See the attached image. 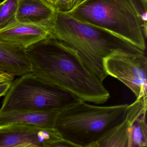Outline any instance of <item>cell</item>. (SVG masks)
I'll list each match as a JSON object with an SVG mask.
<instances>
[{
    "mask_svg": "<svg viewBox=\"0 0 147 147\" xmlns=\"http://www.w3.org/2000/svg\"><path fill=\"white\" fill-rule=\"evenodd\" d=\"M25 52L31 73L44 82L87 102L103 104L110 97L76 52L51 34Z\"/></svg>",
    "mask_w": 147,
    "mask_h": 147,
    "instance_id": "obj_1",
    "label": "cell"
},
{
    "mask_svg": "<svg viewBox=\"0 0 147 147\" xmlns=\"http://www.w3.org/2000/svg\"><path fill=\"white\" fill-rule=\"evenodd\" d=\"M51 26V34L74 50L102 82L108 76L104 65L106 58L118 53L146 54L145 51L117 34L57 10Z\"/></svg>",
    "mask_w": 147,
    "mask_h": 147,
    "instance_id": "obj_2",
    "label": "cell"
},
{
    "mask_svg": "<svg viewBox=\"0 0 147 147\" xmlns=\"http://www.w3.org/2000/svg\"><path fill=\"white\" fill-rule=\"evenodd\" d=\"M147 7L146 0H87L67 14L109 31L146 51Z\"/></svg>",
    "mask_w": 147,
    "mask_h": 147,
    "instance_id": "obj_3",
    "label": "cell"
},
{
    "mask_svg": "<svg viewBox=\"0 0 147 147\" xmlns=\"http://www.w3.org/2000/svg\"><path fill=\"white\" fill-rule=\"evenodd\" d=\"M128 105L98 106L80 100L59 113L54 129L62 139L87 147L125 119Z\"/></svg>",
    "mask_w": 147,
    "mask_h": 147,
    "instance_id": "obj_4",
    "label": "cell"
},
{
    "mask_svg": "<svg viewBox=\"0 0 147 147\" xmlns=\"http://www.w3.org/2000/svg\"><path fill=\"white\" fill-rule=\"evenodd\" d=\"M79 101L74 95L30 73L12 81L0 113L20 110L61 111Z\"/></svg>",
    "mask_w": 147,
    "mask_h": 147,
    "instance_id": "obj_5",
    "label": "cell"
},
{
    "mask_svg": "<svg viewBox=\"0 0 147 147\" xmlns=\"http://www.w3.org/2000/svg\"><path fill=\"white\" fill-rule=\"evenodd\" d=\"M104 65L108 76L123 83L132 91L136 99L147 96L146 54H114L104 59Z\"/></svg>",
    "mask_w": 147,
    "mask_h": 147,
    "instance_id": "obj_6",
    "label": "cell"
},
{
    "mask_svg": "<svg viewBox=\"0 0 147 147\" xmlns=\"http://www.w3.org/2000/svg\"><path fill=\"white\" fill-rule=\"evenodd\" d=\"M61 139L55 129L22 123L0 125V147H45Z\"/></svg>",
    "mask_w": 147,
    "mask_h": 147,
    "instance_id": "obj_7",
    "label": "cell"
},
{
    "mask_svg": "<svg viewBox=\"0 0 147 147\" xmlns=\"http://www.w3.org/2000/svg\"><path fill=\"white\" fill-rule=\"evenodd\" d=\"M147 96L129 105L125 119L107 131L96 142L87 147H133L132 130L134 123L146 113Z\"/></svg>",
    "mask_w": 147,
    "mask_h": 147,
    "instance_id": "obj_8",
    "label": "cell"
},
{
    "mask_svg": "<svg viewBox=\"0 0 147 147\" xmlns=\"http://www.w3.org/2000/svg\"><path fill=\"white\" fill-rule=\"evenodd\" d=\"M51 34V26L16 21L0 29V42L26 51Z\"/></svg>",
    "mask_w": 147,
    "mask_h": 147,
    "instance_id": "obj_9",
    "label": "cell"
},
{
    "mask_svg": "<svg viewBox=\"0 0 147 147\" xmlns=\"http://www.w3.org/2000/svg\"><path fill=\"white\" fill-rule=\"evenodd\" d=\"M56 10L45 0H19L16 21L22 23L51 26Z\"/></svg>",
    "mask_w": 147,
    "mask_h": 147,
    "instance_id": "obj_10",
    "label": "cell"
},
{
    "mask_svg": "<svg viewBox=\"0 0 147 147\" xmlns=\"http://www.w3.org/2000/svg\"><path fill=\"white\" fill-rule=\"evenodd\" d=\"M60 111L20 110L0 113V125L22 123L55 129L56 118Z\"/></svg>",
    "mask_w": 147,
    "mask_h": 147,
    "instance_id": "obj_11",
    "label": "cell"
},
{
    "mask_svg": "<svg viewBox=\"0 0 147 147\" xmlns=\"http://www.w3.org/2000/svg\"><path fill=\"white\" fill-rule=\"evenodd\" d=\"M0 69L19 77L31 73L25 50L0 42Z\"/></svg>",
    "mask_w": 147,
    "mask_h": 147,
    "instance_id": "obj_12",
    "label": "cell"
},
{
    "mask_svg": "<svg viewBox=\"0 0 147 147\" xmlns=\"http://www.w3.org/2000/svg\"><path fill=\"white\" fill-rule=\"evenodd\" d=\"M19 0H4L0 3V29L16 22Z\"/></svg>",
    "mask_w": 147,
    "mask_h": 147,
    "instance_id": "obj_13",
    "label": "cell"
},
{
    "mask_svg": "<svg viewBox=\"0 0 147 147\" xmlns=\"http://www.w3.org/2000/svg\"><path fill=\"white\" fill-rule=\"evenodd\" d=\"M146 113L138 117L134 123L132 130L133 146L136 147H146L147 146V125Z\"/></svg>",
    "mask_w": 147,
    "mask_h": 147,
    "instance_id": "obj_14",
    "label": "cell"
},
{
    "mask_svg": "<svg viewBox=\"0 0 147 147\" xmlns=\"http://www.w3.org/2000/svg\"><path fill=\"white\" fill-rule=\"evenodd\" d=\"M54 7L57 11L68 13L71 10L72 0H56Z\"/></svg>",
    "mask_w": 147,
    "mask_h": 147,
    "instance_id": "obj_15",
    "label": "cell"
},
{
    "mask_svg": "<svg viewBox=\"0 0 147 147\" xmlns=\"http://www.w3.org/2000/svg\"><path fill=\"white\" fill-rule=\"evenodd\" d=\"M45 147H82L62 139Z\"/></svg>",
    "mask_w": 147,
    "mask_h": 147,
    "instance_id": "obj_16",
    "label": "cell"
},
{
    "mask_svg": "<svg viewBox=\"0 0 147 147\" xmlns=\"http://www.w3.org/2000/svg\"><path fill=\"white\" fill-rule=\"evenodd\" d=\"M12 81L0 82V97L5 96L11 86Z\"/></svg>",
    "mask_w": 147,
    "mask_h": 147,
    "instance_id": "obj_17",
    "label": "cell"
},
{
    "mask_svg": "<svg viewBox=\"0 0 147 147\" xmlns=\"http://www.w3.org/2000/svg\"><path fill=\"white\" fill-rule=\"evenodd\" d=\"M14 75L7 72L0 74V82L3 81H12L14 80Z\"/></svg>",
    "mask_w": 147,
    "mask_h": 147,
    "instance_id": "obj_18",
    "label": "cell"
},
{
    "mask_svg": "<svg viewBox=\"0 0 147 147\" xmlns=\"http://www.w3.org/2000/svg\"><path fill=\"white\" fill-rule=\"evenodd\" d=\"M87 0H72L71 10L72 11Z\"/></svg>",
    "mask_w": 147,
    "mask_h": 147,
    "instance_id": "obj_19",
    "label": "cell"
},
{
    "mask_svg": "<svg viewBox=\"0 0 147 147\" xmlns=\"http://www.w3.org/2000/svg\"><path fill=\"white\" fill-rule=\"evenodd\" d=\"M49 3L52 5L53 6H54V3H55V1L56 0H46Z\"/></svg>",
    "mask_w": 147,
    "mask_h": 147,
    "instance_id": "obj_20",
    "label": "cell"
},
{
    "mask_svg": "<svg viewBox=\"0 0 147 147\" xmlns=\"http://www.w3.org/2000/svg\"><path fill=\"white\" fill-rule=\"evenodd\" d=\"M35 147L32 146H19V147Z\"/></svg>",
    "mask_w": 147,
    "mask_h": 147,
    "instance_id": "obj_21",
    "label": "cell"
},
{
    "mask_svg": "<svg viewBox=\"0 0 147 147\" xmlns=\"http://www.w3.org/2000/svg\"><path fill=\"white\" fill-rule=\"evenodd\" d=\"M3 73H5V72L2 71L0 69V74H3Z\"/></svg>",
    "mask_w": 147,
    "mask_h": 147,
    "instance_id": "obj_22",
    "label": "cell"
},
{
    "mask_svg": "<svg viewBox=\"0 0 147 147\" xmlns=\"http://www.w3.org/2000/svg\"><path fill=\"white\" fill-rule=\"evenodd\" d=\"M45 1H46V0H45Z\"/></svg>",
    "mask_w": 147,
    "mask_h": 147,
    "instance_id": "obj_23",
    "label": "cell"
},
{
    "mask_svg": "<svg viewBox=\"0 0 147 147\" xmlns=\"http://www.w3.org/2000/svg\"><path fill=\"white\" fill-rule=\"evenodd\" d=\"M146 1H147V0H146Z\"/></svg>",
    "mask_w": 147,
    "mask_h": 147,
    "instance_id": "obj_24",
    "label": "cell"
}]
</instances>
